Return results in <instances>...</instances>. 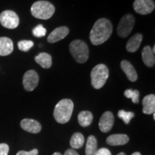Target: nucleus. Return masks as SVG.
<instances>
[{"instance_id": "1", "label": "nucleus", "mask_w": 155, "mask_h": 155, "mask_svg": "<svg viewBox=\"0 0 155 155\" xmlns=\"http://www.w3.org/2000/svg\"><path fill=\"white\" fill-rule=\"evenodd\" d=\"M112 31L113 26L109 19L106 18L98 19L91 30V42L94 45L103 44L111 37Z\"/></svg>"}, {"instance_id": "2", "label": "nucleus", "mask_w": 155, "mask_h": 155, "mask_svg": "<svg viewBox=\"0 0 155 155\" xmlns=\"http://www.w3.org/2000/svg\"><path fill=\"white\" fill-rule=\"evenodd\" d=\"M73 107V102L71 99L65 98L60 101L54 109V118L60 124L68 123L72 116Z\"/></svg>"}, {"instance_id": "3", "label": "nucleus", "mask_w": 155, "mask_h": 155, "mask_svg": "<svg viewBox=\"0 0 155 155\" xmlns=\"http://www.w3.org/2000/svg\"><path fill=\"white\" fill-rule=\"evenodd\" d=\"M31 13L37 19H49L53 17L55 9L53 4L48 1H38L31 7Z\"/></svg>"}, {"instance_id": "4", "label": "nucleus", "mask_w": 155, "mask_h": 155, "mask_svg": "<svg viewBox=\"0 0 155 155\" xmlns=\"http://www.w3.org/2000/svg\"><path fill=\"white\" fill-rule=\"evenodd\" d=\"M70 52L78 63H84L88 61L89 49L88 45L81 40H75L70 44Z\"/></svg>"}, {"instance_id": "5", "label": "nucleus", "mask_w": 155, "mask_h": 155, "mask_svg": "<svg viewBox=\"0 0 155 155\" xmlns=\"http://www.w3.org/2000/svg\"><path fill=\"white\" fill-rule=\"evenodd\" d=\"M108 75H109V71L106 65L98 64L96 65L91 73L93 87L96 89L101 88L107 81Z\"/></svg>"}, {"instance_id": "6", "label": "nucleus", "mask_w": 155, "mask_h": 155, "mask_svg": "<svg viewBox=\"0 0 155 155\" xmlns=\"http://www.w3.org/2000/svg\"><path fill=\"white\" fill-rule=\"evenodd\" d=\"M135 24V19L132 15L127 14L121 17L117 28V33L121 38H127L132 31Z\"/></svg>"}, {"instance_id": "7", "label": "nucleus", "mask_w": 155, "mask_h": 155, "mask_svg": "<svg viewBox=\"0 0 155 155\" xmlns=\"http://www.w3.org/2000/svg\"><path fill=\"white\" fill-rule=\"evenodd\" d=\"M0 23L4 28L12 30L19 26V18L14 11L5 10L0 14Z\"/></svg>"}, {"instance_id": "8", "label": "nucleus", "mask_w": 155, "mask_h": 155, "mask_svg": "<svg viewBox=\"0 0 155 155\" xmlns=\"http://www.w3.org/2000/svg\"><path fill=\"white\" fill-rule=\"evenodd\" d=\"M133 7L137 13L141 15H146L152 13L155 8L154 0H135Z\"/></svg>"}, {"instance_id": "9", "label": "nucleus", "mask_w": 155, "mask_h": 155, "mask_svg": "<svg viewBox=\"0 0 155 155\" xmlns=\"http://www.w3.org/2000/svg\"><path fill=\"white\" fill-rule=\"evenodd\" d=\"M39 83V75L33 70L27 71L23 76V86L27 91H32L38 86Z\"/></svg>"}, {"instance_id": "10", "label": "nucleus", "mask_w": 155, "mask_h": 155, "mask_svg": "<svg viewBox=\"0 0 155 155\" xmlns=\"http://www.w3.org/2000/svg\"><path fill=\"white\" fill-rule=\"evenodd\" d=\"M114 123V114L111 111H106L101 117L99 124L100 130L104 133L108 132L112 129Z\"/></svg>"}, {"instance_id": "11", "label": "nucleus", "mask_w": 155, "mask_h": 155, "mask_svg": "<svg viewBox=\"0 0 155 155\" xmlns=\"http://www.w3.org/2000/svg\"><path fill=\"white\" fill-rule=\"evenodd\" d=\"M20 126L23 130L32 134H38L40 132L42 126L40 122L34 119H24L20 122Z\"/></svg>"}, {"instance_id": "12", "label": "nucleus", "mask_w": 155, "mask_h": 155, "mask_svg": "<svg viewBox=\"0 0 155 155\" xmlns=\"http://www.w3.org/2000/svg\"><path fill=\"white\" fill-rule=\"evenodd\" d=\"M69 33V29L65 26L58 27L55 28L48 37V41L50 43H55L63 40Z\"/></svg>"}, {"instance_id": "13", "label": "nucleus", "mask_w": 155, "mask_h": 155, "mask_svg": "<svg viewBox=\"0 0 155 155\" xmlns=\"http://www.w3.org/2000/svg\"><path fill=\"white\" fill-rule=\"evenodd\" d=\"M14 50V45L10 38L6 37L0 38V56L10 55Z\"/></svg>"}, {"instance_id": "14", "label": "nucleus", "mask_w": 155, "mask_h": 155, "mask_svg": "<svg viewBox=\"0 0 155 155\" xmlns=\"http://www.w3.org/2000/svg\"><path fill=\"white\" fill-rule=\"evenodd\" d=\"M143 113L145 114H152L155 111V96L154 94L147 95L143 98Z\"/></svg>"}, {"instance_id": "15", "label": "nucleus", "mask_w": 155, "mask_h": 155, "mask_svg": "<svg viewBox=\"0 0 155 155\" xmlns=\"http://www.w3.org/2000/svg\"><path fill=\"white\" fill-rule=\"evenodd\" d=\"M129 141V137L127 134H116L110 135L106 139V143L111 146H120L124 145Z\"/></svg>"}, {"instance_id": "16", "label": "nucleus", "mask_w": 155, "mask_h": 155, "mask_svg": "<svg viewBox=\"0 0 155 155\" xmlns=\"http://www.w3.org/2000/svg\"><path fill=\"white\" fill-rule=\"evenodd\" d=\"M121 68L122 71L127 75L128 79L129 81H131V82H135L137 80L138 75H137V73L136 72L134 68L131 65V63L124 60V61L121 62Z\"/></svg>"}, {"instance_id": "17", "label": "nucleus", "mask_w": 155, "mask_h": 155, "mask_svg": "<svg viewBox=\"0 0 155 155\" xmlns=\"http://www.w3.org/2000/svg\"><path fill=\"white\" fill-rule=\"evenodd\" d=\"M142 38V35L140 33H137L131 37L128 40L127 46H126L127 51L129 53H134V52L137 51L141 45Z\"/></svg>"}, {"instance_id": "18", "label": "nucleus", "mask_w": 155, "mask_h": 155, "mask_svg": "<svg viewBox=\"0 0 155 155\" xmlns=\"http://www.w3.org/2000/svg\"><path fill=\"white\" fill-rule=\"evenodd\" d=\"M143 62L147 67H153L155 64L154 53H153L152 48L150 46L147 45L143 48L141 53Z\"/></svg>"}, {"instance_id": "19", "label": "nucleus", "mask_w": 155, "mask_h": 155, "mask_svg": "<svg viewBox=\"0 0 155 155\" xmlns=\"http://www.w3.org/2000/svg\"><path fill=\"white\" fill-rule=\"evenodd\" d=\"M35 61L43 68H50L52 66L51 55L46 53H41L35 58Z\"/></svg>"}, {"instance_id": "20", "label": "nucleus", "mask_w": 155, "mask_h": 155, "mask_svg": "<svg viewBox=\"0 0 155 155\" xmlns=\"http://www.w3.org/2000/svg\"><path fill=\"white\" fill-rule=\"evenodd\" d=\"M93 119H94V116H93L92 113L88 111H81L78 116L79 124L83 127H88L92 123Z\"/></svg>"}, {"instance_id": "21", "label": "nucleus", "mask_w": 155, "mask_h": 155, "mask_svg": "<svg viewBox=\"0 0 155 155\" xmlns=\"http://www.w3.org/2000/svg\"><path fill=\"white\" fill-rule=\"evenodd\" d=\"M98 144L97 140L94 136H89L87 139L86 146V155H95L98 150Z\"/></svg>"}, {"instance_id": "22", "label": "nucleus", "mask_w": 155, "mask_h": 155, "mask_svg": "<svg viewBox=\"0 0 155 155\" xmlns=\"http://www.w3.org/2000/svg\"><path fill=\"white\" fill-rule=\"evenodd\" d=\"M85 142V139L81 133H75L71 137L70 144L73 149H80Z\"/></svg>"}, {"instance_id": "23", "label": "nucleus", "mask_w": 155, "mask_h": 155, "mask_svg": "<svg viewBox=\"0 0 155 155\" xmlns=\"http://www.w3.org/2000/svg\"><path fill=\"white\" fill-rule=\"evenodd\" d=\"M134 116V113L131 111H126L124 110H120L118 112V116L120 119L123 120V121L126 124H129L130 123L131 119H133Z\"/></svg>"}, {"instance_id": "24", "label": "nucleus", "mask_w": 155, "mask_h": 155, "mask_svg": "<svg viewBox=\"0 0 155 155\" xmlns=\"http://www.w3.org/2000/svg\"><path fill=\"white\" fill-rule=\"evenodd\" d=\"M124 96L128 98H131L134 104H138L139 101V91L133 89H127L124 91Z\"/></svg>"}, {"instance_id": "25", "label": "nucleus", "mask_w": 155, "mask_h": 155, "mask_svg": "<svg viewBox=\"0 0 155 155\" xmlns=\"http://www.w3.org/2000/svg\"><path fill=\"white\" fill-rule=\"evenodd\" d=\"M18 45L19 50H20L21 51L23 52H28L30 50L31 48L33 47L34 42L32 40H21L18 42L17 44Z\"/></svg>"}, {"instance_id": "26", "label": "nucleus", "mask_w": 155, "mask_h": 155, "mask_svg": "<svg viewBox=\"0 0 155 155\" xmlns=\"http://www.w3.org/2000/svg\"><path fill=\"white\" fill-rule=\"evenodd\" d=\"M47 30L42 25H38L32 30V34L36 38H42L46 35Z\"/></svg>"}, {"instance_id": "27", "label": "nucleus", "mask_w": 155, "mask_h": 155, "mask_svg": "<svg viewBox=\"0 0 155 155\" xmlns=\"http://www.w3.org/2000/svg\"><path fill=\"white\" fill-rule=\"evenodd\" d=\"M9 147L7 144H0V155H7L9 153Z\"/></svg>"}, {"instance_id": "28", "label": "nucleus", "mask_w": 155, "mask_h": 155, "mask_svg": "<svg viewBox=\"0 0 155 155\" xmlns=\"http://www.w3.org/2000/svg\"><path fill=\"white\" fill-rule=\"evenodd\" d=\"M38 150L37 149L30 151V152H26V151H19L17 153L16 155H38Z\"/></svg>"}, {"instance_id": "29", "label": "nucleus", "mask_w": 155, "mask_h": 155, "mask_svg": "<svg viewBox=\"0 0 155 155\" xmlns=\"http://www.w3.org/2000/svg\"><path fill=\"white\" fill-rule=\"evenodd\" d=\"M95 155H111V152L106 148H101L97 150Z\"/></svg>"}, {"instance_id": "30", "label": "nucleus", "mask_w": 155, "mask_h": 155, "mask_svg": "<svg viewBox=\"0 0 155 155\" xmlns=\"http://www.w3.org/2000/svg\"><path fill=\"white\" fill-rule=\"evenodd\" d=\"M64 155H79L78 153L76 151L73 150V149H70V150H68L66 152H65Z\"/></svg>"}, {"instance_id": "31", "label": "nucleus", "mask_w": 155, "mask_h": 155, "mask_svg": "<svg viewBox=\"0 0 155 155\" xmlns=\"http://www.w3.org/2000/svg\"><path fill=\"white\" fill-rule=\"evenodd\" d=\"M131 155H141V154L140 153H139V152H134V153H133V154H131Z\"/></svg>"}, {"instance_id": "32", "label": "nucleus", "mask_w": 155, "mask_h": 155, "mask_svg": "<svg viewBox=\"0 0 155 155\" xmlns=\"http://www.w3.org/2000/svg\"><path fill=\"white\" fill-rule=\"evenodd\" d=\"M53 155H63V154H62L61 153H60V152H55Z\"/></svg>"}, {"instance_id": "33", "label": "nucleus", "mask_w": 155, "mask_h": 155, "mask_svg": "<svg viewBox=\"0 0 155 155\" xmlns=\"http://www.w3.org/2000/svg\"><path fill=\"white\" fill-rule=\"evenodd\" d=\"M117 155H126V154H125V153H124V152H120L119 154H118Z\"/></svg>"}, {"instance_id": "34", "label": "nucleus", "mask_w": 155, "mask_h": 155, "mask_svg": "<svg viewBox=\"0 0 155 155\" xmlns=\"http://www.w3.org/2000/svg\"><path fill=\"white\" fill-rule=\"evenodd\" d=\"M153 118H154V120H155V114H153Z\"/></svg>"}]
</instances>
